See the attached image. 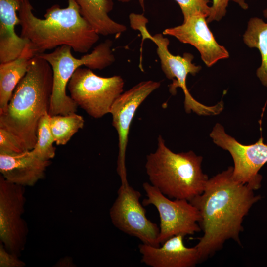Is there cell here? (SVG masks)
<instances>
[{"instance_id": "1", "label": "cell", "mask_w": 267, "mask_h": 267, "mask_svg": "<svg viewBox=\"0 0 267 267\" xmlns=\"http://www.w3.org/2000/svg\"><path fill=\"white\" fill-rule=\"evenodd\" d=\"M232 171L229 167L208 179L203 192L189 201L201 216L204 234L195 246L201 260L221 249L228 239L240 244L243 218L260 199L246 184L235 181Z\"/></svg>"}, {"instance_id": "2", "label": "cell", "mask_w": 267, "mask_h": 267, "mask_svg": "<svg viewBox=\"0 0 267 267\" xmlns=\"http://www.w3.org/2000/svg\"><path fill=\"white\" fill-rule=\"evenodd\" d=\"M67 0L66 8L54 4L47 9L44 19L34 15L29 0L21 1L20 36L28 41L35 55L62 45L86 53L99 40V35L82 16L76 1Z\"/></svg>"}, {"instance_id": "3", "label": "cell", "mask_w": 267, "mask_h": 267, "mask_svg": "<svg viewBox=\"0 0 267 267\" xmlns=\"http://www.w3.org/2000/svg\"><path fill=\"white\" fill-rule=\"evenodd\" d=\"M52 88L50 65L35 55L26 74L15 89L7 107L0 112V128L16 136L26 150L34 148L40 119L49 113Z\"/></svg>"}, {"instance_id": "4", "label": "cell", "mask_w": 267, "mask_h": 267, "mask_svg": "<svg viewBox=\"0 0 267 267\" xmlns=\"http://www.w3.org/2000/svg\"><path fill=\"white\" fill-rule=\"evenodd\" d=\"M157 147L146 157L145 165L150 184L170 199L190 201L204 191L208 180L201 167L202 157L192 151L175 153L161 135Z\"/></svg>"}, {"instance_id": "5", "label": "cell", "mask_w": 267, "mask_h": 267, "mask_svg": "<svg viewBox=\"0 0 267 267\" xmlns=\"http://www.w3.org/2000/svg\"><path fill=\"white\" fill-rule=\"evenodd\" d=\"M112 41L107 39L95 46L90 53L80 58L74 57L68 45L57 47L52 52L36 54L46 60L53 72V88L49 114L67 115L77 111L78 106L67 94L66 87L74 72L84 65L91 69L102 70L115 61L111 47Z\"/></svg>"}, {"instance_id": "6", "label": "cell", "mask_w": 267, "mask_h": 267, "mask_svg": "<svg viewBox=\"0 0 267 267\" xmlns=\"http://www.w3.org/2000/svg\"><path fill=\"white\" fill-rule=\"evenodd\" d=\"M130 19L133 28L141 33L142 40L148 39L157 46V53L160 59L161 69L166 77L173 82L169 85V91L172 95L176 93V89L180 87L184 94V108L186 113L191 111L199 115H215L223 109V103L220 101L214 106H206L196 100L190 94L186 86V78L190 74L195 75L201 69L199 65L192 63L194 56L185 53L182 56L174 55L168 49L170 41L162 34L151 35L145 26L146 18L141 15L133 13Z\"/></svg>"}, {"instance_id": "7", "label": "cell", "mask_w": 267, "mask_h": 267, "mask_svg": "<svg viewBox=\"0 0 267 267\" xmlns=\"http://www.w3.org/2000/svg\"><path fill=\"white\" fill-rule=\"evenodd\" d=\"M124 81L120 76L103 77L91 69H77L67 88L70 97L78 107L98 119L110 113L111 107L123 93Z\"/></svg>"}, {"instance_id": "8", "label": "cell", "mask_w": 267, "mask_h": 267, "mask_svg": "<svg viewBox=\"0 0 267 267\" xmlns=\"http://www.w3.org/2000/svg\"><path fill=\"white\" fill-rule=\"evenodd\" d=\"M142 187L147 197L142 200V205H152L159 213L158 240L161 245L173 236L193 235L201 230L200 213L189 201L172 200L148 182L143 183Z\"/></svg>"}, {"instance_id": "9", "label": "cell", "mask_w": 267, "mask_h": 267, "mask_svg": "<svg viewBox=\"0 0 267 267\" xmlns=\"http://www.w3.org/2000/svg\"><path fill=\"white\" fill-rule=\"evenodd\" d=\"M140 193L129 184L121 185L109 210L112 223L123 232L139 239L142 243L159 247L160 228L146 216L139 201Z\"/></svg>"}, {"instance_id": "10", "label": "cell", "mask_w": 267, "mask_h": 267, "mask_svg": "<svg viewBox=\"0 0 267 267\" xmlns=\"http://www.w3.org/2000/svg\"><path fill=\"white\" fill-rule=\"evenodd\" d=\"M210 136L215 144L231 154L234 162L233 178L253 190L259 189L262 177L258 172L267 162V145L263 138L254 144H242L227 134L219 123L213 127Z\"/></svg>"}, {"instance_id": "11", "label": "cell", "mask_w": 267, "mask_h": 267, "mask_svg": "<svg viewBox=\"0 0 267 267\" xmlns=\"http://www.w3.org/2000/svg\"><path fill=\"white\" fill-rule=\"evenodd\" d=\"M25 187L11 183L0 175V242L6 250L21 255L28 233L22 215L26 203Z\"/></svg>"}, {"instance_id": "12", "label": "cell", "mask_w": 267, "mask_h": 267, "mask_svg": "<svg viewBox=\"0 0 267 267\" xmlns=\"http://www.w3.org/2000/svg\"><path fill=\"white\" fill-rule=\"evenodd\" d=\"M161 85L152 80L139 82L130 89L121 93L113 103L110 113L112 125L118 135V155L117 172L121 184H129L126 167V152L130 126L135 112L144 100Z\"/></svg>"}, {"instance_id": "13", "label": "cell", "mask_w": 267, "mask_h": 267, "mask_svg": "<svg viewBox=\"0 0 267 267\" xmlns=\"http://www.w3.org/2000/svg\"><path fill=\"white\" fill-rule=\"evenodd\" d=\"M206 18L202 14L192 15L184 19L181 25L165 29L163 34L194 46L199 52L203 62L211 67L219 60L229 58V54L215 40L208 26Z\"/></svg>"}, {"instance_id": "14", "label": "cell", "mask_w": 267, "mask_h": 267, "mask_svg": "<svg viewBox=\"0 0 267 267\" xmlns=\"http://www.w3.org/2000/svg\"><path fill=\"white\" fill-rule=\"evenodd\" d=\"M181 234L173 236L158 247L138 245L141 262L152 267H193L200 261L197 249L187 247Z\"/></svg>"}, {"instance_id": "15", "label": "cell", "mask_w": 267, "mask_h": 267, "mask_svg": "<svg viewBox=\"0 0 267 267\" xmlns=\"http://www.w3.org/2000/svg\"><path fill=\"white\" fill-rule=\"evenodd\" d=\"M51 160L36 157L31 150L15 154L0 153V174L7 181L24 187L33 186L44 178Z\"/></svg>"}, {"instance_id": "16", "label": "cell", "mask_w": 267, "mask_h": 267, "mask_svg": "<svg viewBox=\"0 0 267 267\" xmlns=\"http://www.w3.org/2000/svg\"><path fill=\"white\" fill-rule=\"evenodd\" d=\"M21 0H0V63H5L17 58L28 41L19 36L15 27L20 25L17 15Z\"/></svg>"}, {"instance_id": "17", "label": "cell", "mask_w": 267, "mask_h": 267, "mask_svg": "<svg viewBox=\"0 0 267 267\" xmlns=\"http://www.w3.org/2000/svg\"><path fill=\"white\" fill-rule=\"evenodd\" d=\"M84 18L99 34L119 37L127 30L125 25L112 20L108 15L113 7L112 0H75ZM128 2L131 0H118Z\"/></svg>"}, {"instance_id": "18", "label": "cell", "mask_w": 267, "mask_h": 267, "mask_svg": "<svg viewBox=\"0 0 267 267\" xmlns=\"http://www.w3.org/2000/svg\"><path fill=\"white\" fill-rule=\"evenodd\" d=\"M35 55L28 43L16 59L0 64V112L7 107L17 85L26 74L31 59Z\"/></svg>"}, {"instance_id": "19", "label": "cell", "mask_w": 267, "mask_h": 267, "mask_svg": "<svg viewBox=\"0 0 267 267\" xmlns=\"http://www.w3.org/2000/svg\"><path fill=\"white\" fill-rule=\"evenodd\" d=\"M244 43L260 52L261 64L256 75L261 83L267 88V23L259 17L251 18L243 36Z\"/></svg>"}, {"instance_id": "20", "label": "cell", "mask_w": 267, "mask_h": 267, "mask_svg": "<svg viewBox=\"0 0 267 267\" xmlns=\"http://www.w3.org/2000/svg\"><path fill=\"white\" fill-rule=\"evenodd\" d=\"M84 123L83 117L76 112L50 115V128L56 145H66L75 134L83 128Z\"/></svg>"}, {"instance_id": "21", "label": "cell", "mask_w": 267, "mask_h": 267, "mask_svg": "<svg viewBox=\"0 0 267 267\" xmlns=\"http://www.w3.org/2000/svg\"><path fill=\"white\" fill-rule=\"evenodd\" d=\"M50 115L47 113L40 119L37 134V140L31 152L43 160H51L55 155V142L49 125Z\"/></svg>"}, {"instance_id": "22", "label": "cell", "mask_w": 267, "mask_h": 267, "mask_svg": "<svg viewBox=\"0 0 267 267\" xmlns=\"http://www.w3.org/2000/svg\"><path fill=\"white\" fill-rule=\"evenodd\" d=\"M179 5L184 20L196 14H202L207 18L211 11L210 0H175Z\"/></svg>"}, {"instance_id": "23", "label": "cell", "mask_w": 267, "mask_h": 267, "mask_svg": "<svg viewBox=\"0 0 267 267\" xmlns=\"http://www.w3.org/2000/svg\"><path fill=\"white\" fill-rule=\"evenodd\" d=\"M25 150L21 142L10 132L0 128V153L15 154Z\"/></svg>"}, {"instance_id": "24", "label": "cell", "mask_w": 267, "mask_h": 267, "mask_svg": "<svg viewBox=\"0 0 267 267\" xmlns=\"http://www.w3.org/2000/svg\"><path fill=\"white\" fill-rule=\"evenodd\" d=\"M230 1L237 3L244 10H247L249 7L245 0H212L210 13L206 18L207 22L209 23L215 21H219L225 16Z\"/></svg>"}, {"instance_id": "25", "label": "cell", "mask_w": 267, "mask_h": 267, "mask_svg": "<svg viewBox=\"0 0 267 267\" xmlns=\"http://www.w3.org/2000/svg\"><path fill=\"white\" fill-rule=\"evenodd\" d=\"M17 255L6 249L0 242V267H24L26 264Z\"/></svg>"}, {"instance_id": "26", "label": "cell", "mask_w": 267, "mask_h": 267, "mask_svg": "<svg viewBox=\"0 0 267 267\" xmlns=\"http://www.w3.org/2000/svg\"><path fill=\"white\" fill-rule=\"evenodd\" d=\"M56 267H75L76 266L72 261V259L70 257H64L61 258L59 261H58L56 264L55 265Z\"/></svg>"}, {"instance_id": "27", "label": "cell", "mask_w": 267, "mask_h": 267, "mask_svg": "<svg viewBox=\"0 0 267 267\" xmlns=\"http://www.w3.org/2000/svg\"><path fill=\"white\" fill-rule=\"evenodd\" d=\"M263 14L265 18H267V7L263 10Z\"/></svg>"}, {"instance_id": "28", "label": "cell", "mask_w": 267, "mask_h": 267, "mask_svg": "<svg viewBox=\"0 0 267 267\" xmlns=\"http://www.w3.org/2000/svg\"><path fill=\"white\" fill-rule=\"evenodd\" d=\"M140 4L142 8L144 9V0H139Z\"/></svg>"}, {"instance_id": "29", "label": "cell", "mask_w": 267, "mask_h": 267, "mask_svg": "<svg viewBox=\"0 0 267 267\" xmlns=\"http://www.w3.org/2000/svg\"><path fill=\"white\" fill-rule=\"evenodd\" d=\"M21 1L25 0H21Z\"/></svg>"}]
</instances>
